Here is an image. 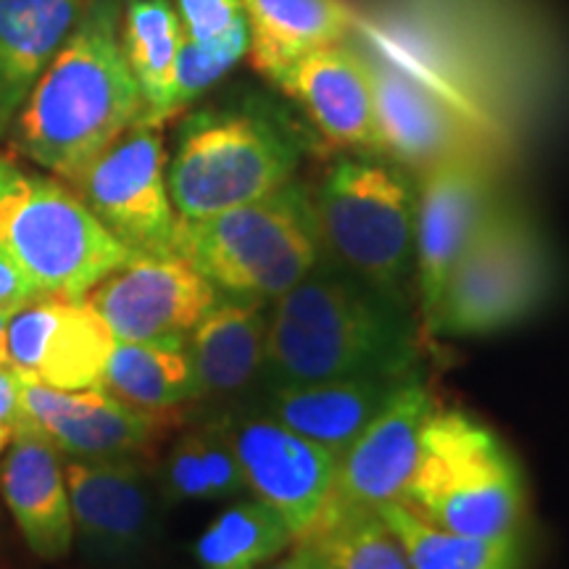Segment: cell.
I'll list each match as a JSON object with an SVG mask.
<instances>
[{
  "instance_id": "1",
  "label": "cell",
  "mask_w": 569,
  "mask_h": 569,
  "mask_svg": "<svg viewBox=\"0 0 569 569\" xmlns=\"http://www.w3.org/2000/svg\"><path fill=\"white\" fill-rule=\"evenodd\" d=\"M419 338L409 306L325 259L269 303L267 388L367 372H411Z\"/></svg>"
},
{
  "instance_id": "2",
  "label": "cell",
  "mask_w": 569,
  "mask_h": 569,
  "mask_svg": "<svg viewBox=\"0 0 569 569\" xmlns=\"http://www.w3.org/2000/svg\"><path fill=\"white\" fill-rule=\"evenodd\" d=\"M142 113V96L117 38V9L98 0L42 69L13 119L17 148L71 180Z\"/></svg>"
},
{
  "instance_id": "3",
  "label": "cell",
  "mask_w": 569,
  "mask_h": 569,
  "mask_svg": "<svg viewBox=\"0 0 569 569\" xmlns=\"http://www.w3.org/2000/svg\"><path fill=\"white\" fill-rule=\"evenodd\" d=\"M401 503L436 528L472 538L530 536L525 472L511 448L457 409L430 417Z\"/></svg>"
},
{
  "instance_id": "4",
  "label": "cell",
  "mask_w": 569,
  "mask_h": 569,
  "mask_svg": "<svg viewBox=\"0 0 569 569\" xmlns=\"http://www.w3.org/2000/svg\"><path fill=\"white\" fill-rule=\"evenodd\" d=\"M322 251L315 201L298 182L206 219L177 217L174 253L222 296L272 303L322 261Z\"/></svg>"
},
{
  "instance_id": "5",
  "label": "cell",
  "mask_w": 569,
  "mask_h": 569,
  "mask_svg": "<svg viewBox=\"0 0 569 569\" xmlns=\"http://www.w3.org/2000/svg\"><path fill=\"white\" fill-rule=\"evenodd\" d=\"M557 256L522 206L493 198L443 284L430 336L486 338L528 322L557 290Z\"/></svg>"
},
{
  "instance_id": "6",
  "label": "cell",
  "mask_w": 569,
  "mask_h": 569,
  "mask_svg": "<svg viewBox=\"0 0 569 569\" xmlns=\"http://www.w3.org/2000/svg\"><path fill=\"white\" fill-rule=\"evenodd\" d=\"M0 246L40 298H84L134 256L74 190L6 159H0Z\"/></svg>"
},
{
  "instance_id": "7",
  "label": "cell",
  "mask_w": 569,
  "mask_h": 569,
  "mask_svg": "<svg viewBox=\"0 0 569 569\" xmlns=\"http://www.w3.org/2000/svg\"><path fill=\"white\" fill-rule=\"evenodd\" d=\"M327 259L348 274L409 306L415 280L417 188L403 169L343 159L311 196Z\"/></svg>"
},
{
  "instance_id": "8",
  "label": "cell",
  "mask_w": 569,
  "mask_h": 569,
  "mask_svg": "<svg viewBox=\"0 0 569 569\" xmlns=\"http://www.w3.org/2000/svg\"><path fill=\"white\" fill-rule=\"evenodd\" d=\"M298 146L256 113H201L182 127L167 169L180 219H206L261 201L293 182Z\"/></svg>"
},
{
  "instance_id": "9",
  "label": "cell",
  "mask_w": 569,
  "mask_h": 569,
  "mask_svg": "<svg viewBox=\"0 0 569 569\" xmlns=\"http://www.w3.org/2000/svg\"><path fill=\"white\" fill-rule=\"evenodd\" d=\"M71 190L134 256L174 253L177 213L159 127L134 124L69 180Z\"/></svg>"
},
{
  "instance_id": "10",
  "label": "cell",
  "mask_w": 569,
  "mask_h": 569,
  "mask_svg": "<svg viewBox=\"0 0 569 569\" xmlns=\"http://www.w3.org/2000/svg\"><path fill=\"white\" fill-rule=\"evenodd\" d=\"M493 198V169L478 148L448 156L419 174L415 284L427 332L448 274Z\"/></svg>"
},
{
  "instance_id": "11",
  "label": "cell",
  "mask_w": 569,
  "mask_h": 569,
  "mask_svg": "<svg viewBox=\"0 0 569 569\" xmlns=\"http://www.w3.org/2000/svg\"><path fill=\"white\" fill-rule=\"evenodd\" d=\"M111 327L88 298H34L19 306L6 336V365L21 380L56 390L101 388Z\"/></svg>"
},
{
  "instance_id": "12",
  "label": "cell",
  "mask_w": 569,
  "mask_h": 569,
  "mask_svg": "<svg viewBox=\"0 0 569 569\" xmlns=\"http://www.w3.org/2000/svg\"><path fill=\"white\" fill-rule=\"evenodd\" d=\"M436 409L432 390L417 375L411 377L338 457L336 482L319 519L377 511L390 501H401L415 472L422 432Z\"/></svg>"
},
{
  "instance_id": "13",
  "label": "cell",
  "mask_w": 569,
  "mask_h": 569,
  "mask_svg": "<svg viewBox=\"0 0 569 569\" xmlns=\"http://www.w3.org/2000/svg\"><path fill=\"white\" fill-rule=\"evenodd\" d=\"M117 340H184L219 290L182 256H132L84 296Z\"/></svg>"
},
{
  "instance_id": "14",
  "label": "cell",
  "mask_w": 569,
  "mask_h": 569,
  "mask_svg": "<svg viewBox=\"0 0 569 569\" xmlns=\"http://www.w3.org/2000/svg\"><path fill=\"white\" fill-rule=\"evenodd\" d=\"M246 490L290 525L296 540L317 525L338 472V453L311 443L272 417H227Z\"/></svg>"
},
{
  "instance_id": "15",
  "label": "cell",
  "mask_w": 569,
  "mask_h": 569,
  "mask_svg": "<svg viewBox=\"0 0 569 569\" xmlns=\"http://www.w3.org/2000/svg\"><path fill=\"white\" fill-rule=\"evenodd\" d=\"M63 469L74 538L101 559L138 553L153 525V482L140 457L71 459Z\"/></svg>"
},
{
  "instance_id": "16",
  "label": "cell",
  "mask_w": 569,
  "mask_h": 569,
  "mask_svg": "<svg viewBox=\"0 0 569 569\" xmlns=\"http://www.w3.org/2000/svg\"><path fill=\"white\" fill-rule=\"evenodd\" d=\"M24 409L34 430L71 459L140 457L172 427L167 419L127 407L103 388L56 390L24 380Z\"/></svg>"
},
{
  "instance_id": "17",
  "label": "cell",
  "mask_w": 569,
  "mask_h": 569,
  "mask_svg": "<svg viewBox=\"0 0 569 569\" xmlns=\"http://www.w3.org/2000/svg\"><path fill=\"white\" fill-rule=\"evenodd\" d=\"M369 71L375 82L377 151L398 167L422 174L432 163L475 148L465 113L440 92L386 61L369 63Z\"/></svg>"
},
{
  "instance_id": "18",
  "label": "cell",
  "mask_w": 569,
  "mask_h": 569,
  "mask_svg": "<svg viewBox=\"0 0 569 569\" xmlns=\"http://www.w3.org/2000/svg\"><path fill=\"white\" fill-rule=\"evenodd\" d=\"M417 372H367L267 388L264 415L311 443L343 453Z\"/></svg>"
},
{
  "instance_id": "19",
  "label": "cell",
  "mask_w": 569,
  "mask_h": 569,
  "mask_svg": "<svg viewBox=\"0 0 569 569\" xmlns=\"http://www.w3.org/2000/svg\"><path fill=\"white\" fill-rule=\"evenodd\" d=\"M67 465L61 451L34 427L13 432L0 467V496L13 522L42 561H59L74 543Z\"/></svg>"
},
{
  "instance_id": "20",
  "label": "cell",
  "mask_w": 569,
  "mask_h": 569,
  "mask_svg": "<svg viewBox=\"0 0 569 569\" xmlns=\"http://www.w3.org/2000/svg\"><path fill=\"white\" fill-rule=\"evenodd\" d=\"M274 82L301 103L327 140L377 151L372 71L343 42L303 56Z\"/></svg>"
},
{
  "instance_id": "21",
  "label": "cell",
  "mask_w": 569,
  "mask_h": 569,
  "mask_svg": "<svg viewBox=\"0 0 569 569\" xmlns=\"http://www.w3.org/2000/svg\"><path fill=\"white\" fill-rule=\"evenodd\" d=\"M269 303L222 296L184 338L196 375L198 401L227 398L251 388L267 367Z\"/></svg>"
},
{
  "instance_id": "22",
  "label": "cell",
  "mask_w": 569,
  "mask_h": 569,
  "mask_svg": "<svg viewBox=\"0 0 569 569\" xmlns=\"http://www.w3.org/2000/svg\"><path fill=\"white\" fill-rule=\"evenodd\" d=\"M84 0H0V134L82 17Z\"/></svg>"
},
{
  "instance_id": "23",
  "label": "cell",
  "mask_w": 569,
  "mask_h": 569,
  "mask_svg": "<svg viewBox=\"0 0 569 569\" xmlns=\"http://www.w3.org/2000/svg\"><path fill=\"white\" fill-rule=\"evenodd\" d=\"M243 11L253 67L272 82L303 56L343 42L353 24L343 0H243Z\"/></svg>"
},
{
  "instance_id": "24",
  "label": "cell",
  "mask_w": 569,
  "mask_h": 569,
  "mask_svg": "<svg viewBox=\"0 0 569 569\" xmlns=\"http://www.w3.org/2000/svg\"><path fill=\"white\" fill-rule=\"evenodd\" d=\"M101 388L127 407L177 422L198 401L196 375L184 340H117Z\"/></svg>"
},
{
  "instance_id": "25",
  "label": "cell",
  "mask_w": 569,
  "mask_h": 569,
  "mask_svg": "<svg viewBox=\"0 0 569 569\" xmlns=\"http://www.w3.org/2000/svg\"><path fill=\"white\" fill-rule=\"evenodd\" d=\"M398 538L411 569H525L530 536L472 538L436 528L407 503L390 501L377 509Z\"/></svg>"
},
{
  "instance_id": "26",
  "label": "cell",
  "mask_w": 569,
  "mask_h": 569,
  "mask_svg": "<svg viewBox=\"0 0 569 569\" xmlns=\"http://www.w3.org/2000/svg\"><path fill=\"white\" fill-rule=\"evenodd\" d=\"M184 30L167 0H132L124 17V56L142 96L138 124L169 122V92Z\"/></svg>"
},
{
  "instance_id": "27",
  "label": "cell",
  "mask_w": 569,
  "mask_h": 569,
  "mask_svg": "<svg viewBox=\"0 0 569 569\" xmlns=\"http://www.w3.org/2000/svg\"><path fill=\"white\" fill-rule=\"evenodd\" d=\"M169 501H227L248 493L227 417L182 432L163 465Z\"/></svg>"
},
{
  "instance_id": "28",
  "label": "cell",
  "mask_w": 569,
  "mask_h": 569,
  "mask_svg": "<svg viewBox=\"0 0 569 569\" xmlns=\"http://www.w3.org/2000/svg\"><path fill=\"white\" fill-rule=\"evenodd\" d=\"M293 543V530L280 511L251 496L227 507L201 532L196 559L203 569H261Z\"/></svg>"
},
{
  "instance_id": "29",
  "label": "cell",
  "mask_w": 569,
  "mask_h": 569,
  "mask_svg": "<svg viewBox=\"0 0 569 569\" xmlns=\"http://www.w3.org/2000/svg\"><path fill=\"white\" fill-rule=\"evenodd\" d=\"M325 569H411L398 538L377 511H346L325 517L298 538Z\"/></svg>"
},
{
  "instance_id": "30",
  "label": "cell",
  "mask_w": 569,
  "mask_h": 569,
  "mask_svg": "<svg viewBox=\"0 0 569 569\" xmlns=\"http://www.w3.org/2000/svg\"><path fill=\"white\" fill-rule=\"evenodd\" d=\"M248 53V21H240L230 32L217 40L196 42L182 38L180 53L174 63L172 92H169V119L184 106L193 103L201 92L222 80L234 63Z\"/></svg>"
},
{
  "instance_id": "31",
  "label": "cell",
  "mask_w": 569,
  "mask_h": 569,
  "mask_svg": "<svg viewBox=\"0 0 569 569\" xmlns=\"http://www.w3.org/2000/svg\"><path fill=\"white\" fill-rule=\"evenodd\" d=\"M184 38L206 42L222 38L246 21L243 0H177Z\"/></svg>"
},
{
  "instance_id": "32",
  "label": "cell",
  "mask_w": 569,
  "mask_h": 569,
  "mask_svg": "<svg viewBox=\"0 0 569 569\" xmlns=\"http://www.w3.org/2000/svg\"><path fill=\"white\" fill-rule=\"evenodd\" d=\"M0 425L11 432L32 427L24 409V380L9 365H0Z\"/></svg>"
},
{
  "instance_id": "33",
  "label": "cell",
  "mask_w": 569,
  "mask_h": 569,
  "mask_svg": "<svg viewBox=\"0 0 569 569\" xmlns=\"http://www.w3.org/2000/svg\"><path fill=\"white\" fill-rule=\"evenodd\" d=\"M38 290L32 288L30 280L21 274V269L13 264V259L0 246V306L6 309H19V306L34 301Z\"/></svg>"
},
{
  "instance_id": "34",
  "label": "cell",
  "mask_w": 569,
  "mask_h": 569,
  "mask_svg": "<svg viewBox=\"0 0 569 569\" xmlns=\"http://www.w3.org/2000/svg\"><path fill=\"white\" fill-rule=\"evenodd\" d=\"M261 569H325V567L309 546L293 543L288 551H284V557H277L274 561H269V565Z\"/></svg>"
},
{
  "instance_id": "35",
  "label": "cell",
  "mask_w": 569,
  "mask_h": 569,
  "mask_svg": "<svg viewBox=\"0 0 569 569\" xmlns=\"http://www.w3.org/2000/svg\"><path fill=\"white\" fill-rule=\"evenodd\" d=\"M17 309H6L0 306V365H6V336H9V322Z\"/></svg>"
},
{
  "instance_id": "36",
  "label": "cell",
  "mask_w": 569,
  "mask_h": 569,
  "mask_svg": "<svg viewBox=\"0 0 569 569\" xmlns=\"http://www.w3.org/2000/svg\"><path fill=\"white\" fill-rule=\"evenodd\" d=\"M11 438H13V432L9 430V427H3V425H0V453L6 451V446L11 443Z\"/></svg>"
}]
</instances>
